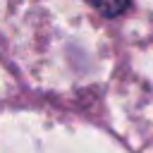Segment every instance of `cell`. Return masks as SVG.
I'll use <instances>...</instances> for the list:
<instances>
[{
    "instance_id": "obj_1",
    "label": "cell",
    "mask_w": 153,
    "mask_h": 153,
    "mask_svg": "<svg viewBox=\"0 0 153 153\" xmlns=\"http://www.w3.org/2000/svg\"><path fill=\"white\" fill-rule=\"evenodd\" d=\"M91 7H96L103 17H120L129 10V0H86Z\"/></svg>"
}]
</instances>
